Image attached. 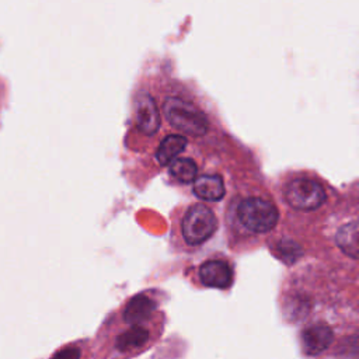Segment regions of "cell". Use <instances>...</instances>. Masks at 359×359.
<instances>
[{
	"mask_svg": "<svg viewBox=\"0 0 359 359\" xmlns=\"http://www.w3.org/2000/svg\"><path fill=\"white\" fill-rule=\"evenodd\" d=\"M285 201L294 209H316L325 201L324 188L310 178H294L286 184L283 191Z\"/></svg>",
	"mask_w": 359,
	"mask_h": 359,
	"instance_id": "obj_4",
	"label": "cell"
},
{
	"mask_svg": "<svg viewBox=\"0 0 359 359\" xmlns=\"http://www.w3.org/2000/svg\"><path fill=\"white\" fill-rule=\"evenodd\" d=\"M81 352L76 346H69L57 351L52 359H80Z\"/></svg>",
	"mask_w": 359,
	"mask_h": 359,
	"instance_id": "obj_14",
	"label": "cell"
},
{
	"mask_svg": "<svg viewBox=\"0 0 359 359\" xmlns=\"http://www.w3.org/2000/svg\"><path fill=\"white\" fill-rule=\"evenodd\" d=\"M163 111L167 121L182 133L191 136H202L208 130L206 116L199 108L188 101L170 97L164 101Z\"/></svg>",
	"mask_w": 359,
	"mask_h": 359,
	"instance_id": "obj_1",
	"label": "cell"
},
{
	"mask_svg": "<svg viewBox=\"0 0 359 359\" xmlns=\"http://www.w3.org/2000/svg\"><path fill=\"white\" fill-rule=\"evenodd\" d=\"M335 241L342 252L359 259V220L344 224L338 230Z\"/></svg>",
	"mask_w": 359,
	"mask_h": 359,
	"instance_id": "obj_9",
	"label": "cell"
},
{
	"mask_svg": "<svg viewBox=\"0 0 359 359\" xmlns=\"http://www.w3.org/2000/svg\"><path fill=\"white\" fill-rule=\"evenodd\" d=\"M238 219L251 231L265 233L278 223L276 208L262 198H247L238 205Z\"/></svg>",
	"mask_w": 359,
	"mask_h": 359,
	"instance_id": "obj_2",
	"label": "cell"
},
{
	"mask_svg": "<svg viewBox=\"0 0 359 359\" xmlns=\"http://www.w3.org/2000/svg\"><path fill=\"white\" fill-rule=\"evenodd\" d=\"M154 309L156 303L150 297L146 294H137L128 302L123 310V320L129 324L137 325L139 323L147 320Z\"/></svg>",
	"mask_w": 359,
	"mask_h": 359,
	"instance_id": "obj_8",
	"label": "cell"
},
{
	"mask_svg": "<svg viewBox=\"0 0 359 359\" xmlns=\"http://www.w3.org/2000/svg\"><path fill=\"white\" fill-rule=\"evenodd\" d=\"M137 128L144 135H153L160 128V114L154 100L149 94H140L135 104Z\"/></svg>",
	"mask_w": 359,
	"mask_h": 359,
	"instance_id": "obj_5",
	"label": "cell"
},
{
	"mask_svg": "<svg viewBox=\"0 0 359 359\" xmlns=\"http://www.w3.org/2000/svg\"><path fill=\"white\" fill-rule=\"evenodd\" d=\"M196 164L191 158H175L170 164V174L180 182H191L196 178Z\"/></svg>",
	"mask_w": 359,
	"mask_h": 359,
	"instance_id": "obj_13",
	"label": "cell"
},
{
	"mask_svg": "<svg viewBox=\"0 0 359 359\" xmlns=\"http://www.w3.org/2000/svg\"><path fill=\"white\" fill-rule=\"evenodd\" d=\"M215 213L205 205H192L182 219V236L188 244H201L216 230Z\"/></svg>",
	"mask_w": 359,
	"mask_h": 359,
	"instance_id": "obj_3",
	"label": "cell"
},
{
	"mask_svg": "<svg viewBox=\"0 0 359 359\" xmlns=\"http://www.w3.org/2000/svg\"><path fill=\"white\" fill-rule=\"evenodd\" d=\"M149 339V331L140 325H133L116 338V348L119 351H130L144 345Z\"/></svg>",
	"mask_w": 359,
	"mask_h": 359,
	"instance_id": "obj_12",
	"label": "cell"
},
{
	"mask_svg": "<svg viewBox=\"0 0 359 359\" xmlns=\"http://www.w3.org/2000/svg\"><path fill=\"white\" fill-rule=\"evenodd\" d=\"M331 342L332 331L325 324L310 325L302 334V345L307 355H318L324 352Z\"/></svg>",
	"mask_w": 359,
	"mask_h": 359,
	"instance_id": "obj_7",
	"label": "cell"
},
{
	"mask_svg": "<svg viewBox=\"0 0 359 359\" xmlns=\"http://www.w3.org/2000/svg\"><path fill=\"white\" fill-rule=\"evenodd\" d=\"M194 192L203 201H219L224 195L223 180L219 175H201L195 180Z\"/></svg>",
	"mask_w": 359,
	"mask_h": 359,
	"instance_id": "obj_10",
	"label": "cell"
},
{
	"mask_svg": "<svg viewBox=\"0 0 359 359\" xmlns=\"http://www.w3.org/2000/svg\"><path fill=\"white\" fill-rule=\"evenodd\" d=\"M187 139L181 135H168L163 142L160 143L156 157L161 165L171 164L177 156L185 149Z\"/></svg>",
	"mask_w": 359,
	"mask_h": 359,
	"instance_id": "obj_11",
	"label": "cell"
},
{
	"mask_svg": "<svg viewBox=\"0 0 359 359\" xmlns=\"http://www.w3.org/2000/svg\"><path fill=\"white\" fill-rule=\"evenodd\" d=\"M199 278L203 285L210 287H219L224 289L230 286L233 279V272L230 266L219 259L206 261L199 268Z\"/></svg>",
	"mask_w": 359,
	"mask_h": 359,
	"instance_id": "obj_6",
	"label": "cell"
}]
</instances>
